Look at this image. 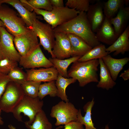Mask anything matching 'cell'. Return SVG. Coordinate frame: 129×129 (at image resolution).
<instances>
[{"mask_svg": "<svg viewBox=\"0 0 129 129\" xmlns=\"http://www.w3.org/2000/svg\"><path fill=\"white\" fill-rule=\"evenodd\" d=\"M55 32L72 33L81 38L92 48L100 44L92 31L86 12H80L75 17L55 28Z\"/></svg>", "mask_w": 129, "mask_h": 129, "instance_id": "1", "label": "cell"}, {"mask_svg": "<svg viewBox=\"0 0 129 129\" xmlns=\"http://www.w3.org/2000/svg\"><path fill=\"white\" fill-rule=\"evenodd\" d=\"M98 59L84 62L77 61L73 63L68 72V77L77 80L79 86L83 87L91 82L99 81L97 72Z\"/></svg>", "mask_w": 129, "mask_h": 129, "instance_id": "2", "label": "cell"}, {"mask_svg": "<svg viewBox=\"0 0 129 129\" xmlns=\"http://www.w3.org/2000/svg\"><path fill=\"white\" fill-rule=\"evenodd\" d=\"M33 11L36 14L42 16L44 20L54 29L75 17L80 12L66 6L53 7L50 11L36 9Z\"/></svg>", "mask_w": 129, "mask_h": 129, "instance_id": "3", "label": "cell"}, {"mask_svg": "<svg viewBox=\"0 0 129 129\" xmlns=\"http://www.w3.org/2000/svg\"><path fill=\"white\" fill-rule=\"evenodd\" d=\"M43 102L38 97L32 98L25 95L14 109L12 113L14 117L18 121L22 122L23 113L27 116L29 120L26 122L32 124L37 114L42 110Z\"/></svg>", "mask_w": 129, "mask_h": 129, "instance_id": "4", "label": "cell"}, {"mask_svg": "<svg viewBox=\"0 0 129 129\" xmlns=\"http://www.w3.org/2000/svg\"><path fill=\"white\" fill-rule=\"evenodd\" d=\"M0 20L4 23L7 31L14 37L29 28L22 18L18 16L16 11L6 5L0 6Z\"/></svg>", "mask_w": 129, "mask_h": 129, "instance_id": "5", "label": "cell"}, {"mask_svg": "<svg viewBox=\"0 0 129 129\" xmlns=\"http://www.w3.org/2000/svg\"><path fill=\"white\" fill-rule=\"evenodd\" d=\"M25 95L21 85L10 81L0 99V109L6 113H12Z\"/></svg>", "mask_w": 129, "mask_h": 129, "instance_id": "6", "label": "cell"}, {"mask_svg": "<svg viewBox=\"0 0 129 129\" xmlns=\"http://www.w3.org/2000/svg\"><path fill=\"white\" fill-rule=\"evenodd\" d=\"M78 112V110L72 103L62 101L52 107L50 115L56 118L55 125L58 126L77 121Z\"/></svg>", "mask_w": 129, "mask_h": 129, "instance_id": "7", "label": "cell"}, {"mask_svg": "<svg viewBox=\"0 0 129 129\" xmlns=\"http://www.w3.org/2000/svg\"><path fill=\"white\" fill-rule=\"evenodd\" d=\"M40 40V45L43 47L53 58L52 49L55 41V32L54 29L48 23H43L36 19L31 28Z\"/></svg>", "mask_w": 129, "mask_h": 129, "instance_id": "8", "label": "cell"}, {"mask_svg": "<svg viewBox=\"0 0 129 129\" xmlns=\"http://www.w3.org/2000/svg\"><path fill=\"white\" fill-rule=\"evenodd\" d=\"M38 37L32 28L14 37L15 47L21 57L29 55L40 45Z\"/></svg>", "mask_w": 129, "mask_h": 129, "instance_id": "9", "label": "cell"}, {"mask_svg": "<svg viewBox=\"0 0 129 129\" xmlns=\"http://www.w3.org/2000/svg\"><path fill=\"white\" fill-rule=\"evenodd\" d=\"M18 62L20 66L26 69L53 66L52 63L43 53L40 45L29 55L21 57Z\"/></svg>", "mask_w": 129, "mask_h": 129, "instance_id": "10", "label": "cell"}, {"mask_svg": "<svg viewBox=\"0 0 129 129\" xmlns=\"http://www.w3.org/2000/svg\"><path fill=\"white\" fill-rule=\"evenodd\" d=\"M55 33V43L52 49L53 58L60 59L69 58L71 56V49L67 34Z\"/></svg>", "mask_w": 129, "mask_h": 129, "instance_id": "11", "label": "cell"}, {"mask_svg": "<svg viewBox=\"0 0 129 129\" xmlns=\"http://www.w3.org/2000/svg\"><path fill=\"white\" fill-rule=\"evenodd\" d=\"M0 46L6 57L19 62L21 56L16 49L12 35L5 27H0Z\"/></svg>", "mask_w": 129, "mask_h": 129, "instance_id": "12", "label": "cell"}, {"mask_svg": "<svg viewBox=\"0 0 129 129\" xmlns=\"http://www.w3.org/2000/svg\"><path fill=\"white\" fill-rule=\"evenodd\" d=\"M27 81L48 82L55 81L59 74L54 67L38 69H30L26 71Z\"/></svg>", "mask_w": 129, "mask_h": 129, "instance_id": "13", "label": "cell"}, {"mask_svg": "<svg viewBox=\"0 0 129 129\" xmlns=\"http://www.w3.org/2000/svg\"><path fill=\"white\" fill-rule=\"evenodd\" d=\"M103 7L102 3L97 1L95 3L90 5L86 12L87 18L94 33L96 32L104 20L105 16Z\"/></svg>", "mask_w": 129, "mask_h": 129, "instance_id": "14", "label": "cell"}, {"mask_svg": "<svg viewBox=\"0 0 129 129\" xmlns=\"http://www.w3.org/2000/svg\"><path fill=\"white\" fill-rule=\"evenodd\" d=\"M96 33V36L99 42L110 45L118 38L109 19L105 17L102 25Z\"/></svg>", "mask_w": 129, "mask_h": 129, "instance_id": "15", "label": "cell"}, {"mask_svg": "<svg viewBox=\"0 0 129 129\" xmlns=\"http://www.w3.org/2000/svg\"><path fill=\"white\" fill-rule=\"evenodd\" d=\"M129 26H128L115 41L106 49L109 54L114 52V56L124 54L129 50Z\"/></svg>", "mask_w": 129, "mask_h": 129, "instance_id": "16", "label": "cell"}, {"mask_svg": "<svg viewBox=\"0 0 129 129\" xmlns=\"http://www.w3.org/2000/svg\"><path fill=\"white\" fill-rule=\"evenodd\" d=\"M102 59L112 78L115 81L116 80L118 74L124 66L129 61V58L128 57L116 59L113 58L109 54Z\"/></svg>", "mask_w": 129, "mask_h": 129, "instance_id": "17", "label": "cell"}, {"mask_svg": "<svg viewBox=\"0 0 129 129\" xmlns=\"http://www.w3.org/2000/svg\"><path fill=\"white\" fill-rule=\"evenodd\" d=\"M2 3L9 4L18 11L27 27L31 28L34 21L37 19L35 12L30 11L24 7L19 0H2Z\"/></svg>", "mask_w": 129, "mask_h": 129, "instance_id": "18", "label": "cell"}, {"mask_svg": "<svg viewBox=\"0 0 129 129\" xmlns=\"http://www.w3.org/2000/svg\"><path fill=\"white\" fill-rule=\"evenodd\" d=\"M129 19V7L124 6L119 9L116 16L109 19L118 37L126 27Z\"/></svg>", "mask_w": 129, "mask_h": 129, "instance_id": "19", "label": "cell"}, {"mask_svg": "<svg viewBox=\"0 0 129 129\" xmlns=\"http://www.w3.org/2000/svg\"><path fill=\"white\" fill-rule=\"evenodd\" d=\"M71 49V56H82L92 48L81 38L75 34L67 33Z\"/></svg>", "mask_w": 129, "mask_h": 129, "instance_id": "20", "label": "cell"}, {"mask_svg": "<svg viewBox=\"0 0 129 129\" xmlns=\"http://www.w3.org/2000/svg\"><path fill=\"white\" fill-rule=\"evenodd\" d=\"M94 104V98L87 102L84 106L83 109L85 113V115L82 116L80 109L78 110L77 121L82 125H84L85 129H97L94 126L92 118L91 112ZM108 124L107 125L104 129H109Z\"/></svg>", "mask_w": 129, "mask_h": 129, "instance_id": "21", "label": "cell"}, {"mask_svg": "<svg viewBox=\"0 0 129 129\" xmlns=\"http://www.w3.org/2000/svg\"><path fill=\"white\" fill-rule=\"evenodd\" d=\"M98 59L100 66V79L97 86L98 88L109 90L113 88L116 85V83L112 78L102 58Z\"/></svg>", "mask_w": 129, "mask_h": 129, "instance_id": "22", "label": "cell"}, {"mask_svg": "<svg viewBox=\"0 0 129 129\" xmlns=\"http://www.w3.org/2000/svg\"><path fill=\"white\" fill-rule=\"evenodd\" d=\"M81 57H72L63 59L50 58L48 59L52 63L53 66L56 69L59 74L64 78H67L68 67L71 63L77 61Z\"/></svg>", "mask_w": 129, "mask_h": 129, "instance_id": "23", "label": "cell"}, {"mask_svg": "<svg viewBox=\"0 0 129 129\" xmlns=\"http://www.w3.org/2000/svg\"><path fill=\"white\" fill-rule=\"evenodd\" d=\"M24 123L26 127L29 129H52V124L43 110L37 114L32 124H28L26 122Z\"/></svg>", "mask_w": 129, "mask_h": 129, "instance_id": "24", "label": "cell"}, {"mask_svg": "<svg viewBox=\"0 0 129 129\" xmlns=\"http://www.w3.org/2000/svg\"><path fill=\"white\" fill-rule=\"evenodd\" d=\"M76 80L72 78H64L59 74L55 84L57 89V96L65 102H69L66 93V90L70 85L75 82Z\"/></svg>", "mask_w": 129, "mask_h": 129, "instance_id": "25", "label": "cell"}, {"mask_svg": "<svg viewBox=\"0 0 129 129\" xmlns=\"http://www.w3.org/2000/svg\"><path fill=\"white\" fill-rule=\"evenodd\" d=\"M105 46L102 43L92 48L78 60L79 62H84L102 58L108 54L106 51Z\"/></svg>", "mask_w": 129, "mask_h": 129, "instance_id": "26", "label": "cell"}, {"mask_svg": "<svg viewBox=\"0 0 129 129\" xmlns=\"http://www.w3.org/2000/svg\"><path fill=\"white\" fill-rule=\"evenodd\" d=\"M124 4V0H108L103 4V12L105 16L109 19L114 17Z\"/></svg>", "mask_w": 129, "mask_h": 129, "instance_id": "27", "label": "cell"}, {"mask_svg": "<svg viewBox=\"0 0 129 129\" xmlns=\"http://www.w3.org/2000/svg\"><path fill=\"white\" fill-rule=\"evenodd\" d=\"M23 6L32 12L35 9L50 11L53 9L50 0H20Z\"/></svg>", "mask_w": 129, "mask_h": 129, "instance_id": "28", "label": "cell"}, {"mask_svg": "<svg viewBox=\"0 0 129 129\" xmlns=\"http://www.w3.org/2000/svg\"><path fill=\"white\" fill-rule=\"evenodd\" d=\"M57 89L55 81L45 82L40 85L38 97L41 100L46 96L49 95L50 97H54L57 96Z\"/></svg>", "mask_w": 129, "mask_h": 129, "instance_id": "29", "label": "cell"}, {"mask_svg": "<svg viewBox=\"0 0 129 129\" xmlns=\"http://www.w3.org/2000/svg\"><path fill=\"white\" fill-rule=\"evenodd\" d=\"M41 82L26 81L21 85L25 95L32 98L38 97L39 86Z\"/></svg>", "mask_w": 129, "mask_h": 129, "instance_id": "30", "label": "cell"}, {"mask_svg": "<svg viewBox=\"0 0 129 129\" xmlns=\"http://www.w3.org/2000/svg\"><path fill=\"white\" fill-rule=\"evenodd\" d=\"M7 75L11 81L20 85L27 81L26 72L18 66L12 69Z\"/></svg>", "mask_w": 129, "mask_h": 129, "instance_id": "31", "label": "cell"}, {"mask_svg": "<svg viewBox=\"0 0 129 129\" xmlns=\"http://www.w3.org/2000/svg\"><path fill=\"white\" fill-rule=\"evenodd\" d=\"M90 1L89 0H67L65 6L80 12H86L90 5Z\"/></svg>", "mask_w": 129, "mask_h": 129, "instance_id": "32", "label": "cell"}, {"mask_svg": "<svg viewBox=\"0 0 129 129\" xmlns=\"http://www.w3.org/2000/svg\"><path fill=\"white\" fill-rule=\"evenodd\" d=\"M18 62L6 57L0 60V73L7 75L13 68L18 66Z\"/></svg>", "mask_w": 129, "mask_h": 129, "instance_id": "33", "label": "cell"}, {"mask_svg": "<svg viewBox=\"0 0 129 129\" xmlns=\"http://www.w3.org/2000/svg\"><path fill=\"white\" fill-rule=\"evenodd\" d=\"M11 81L7 75L0 73V99L4 93L8 83Z\"/></svg>", "mask_w": 129, "mask_h": 129, "instance_id": "34", "label": "cell"}, {"mask_svg": "<svg viewBox=\"0 0 129 129\" xmlns=\"http://www.w3.org/2000/svg\"><path fill=\"white\" fill-rule=\"evenodd\" d=\"M64 129H85L83 125L78 121H73L65 125Z\"/></svg>", "mask_w": 129, "mask_h": 129, "instance_id": "35", "label": "cell"}, {"mask_svg": "<svg viewBox=\"0 0 129 129\" xmlns=\"http://www.w3.org/2000/svg\"><path fill=\"white\" fill-rule=\"evenodd\" d=\"M53 7L61 8L64 7L63 0H50Z\"/></svg>", "mask_w": 129, "mask_h": 129, "instance_id": "36", "label": "cell"}, {"mask_svg": "<svg viewBox=\"0 0 129 129\" xmlns=\"http://www.w3.org/2000/svg\"><path fill=\"white\" fill-rule=\"evenodd\" d=\"M119 77H122L125 81H127L129 79V68L124 71L119 76Z\"/></svg>", "mask_w": 129, "mask_h": 129, "instance_id": "37", "label": "cell"}, {"mask_svg": "<svg viewBox=\"0 0 129 129\" xmlns=\"http://www.w3.org/2000/svg\"><path fill=\"white\" fill-rule=\"evenodd\" d=\"M6 57L0 46V60Z\"/></svg>", "mask_w": 129, "mask_h": 129, "instance_id": "38", "label": "cell"}, {"mask_svg": "<svg viewBox=\"0 0 129 129\" xmlns=\"http://www.w3.org/2000/svg\"><path fill=\"white\" fill-rule=\"evenodd\" d=\"M2 111L0 109V125H3L4 124V122L1 115Z\"/></svg>", "mask_w": 129, "mask_h": 129, "instance_id": "39", "label": "cell"}, {"mask_svg": "<svg viewBox=\"0 0 129 129\" xmlns=\"http://www.w3.org/2000/svg\"><path fill=\"white\" fill-rule=\"evenodd\" d=\"M8 127L10 129H16V127L11 124H9Z\"/></svg>", "mask_w": 129, "mask_h": 129, "instance_id": "40", "label": "cell"}, {"mask_svg": "<svg viewBox=\"0 0 129 129\" xmlns=\"http://www.w3.org/2000/svg\"><path fill=\"white\" fill-rule=\"evenodd\" d=\"M5 27L4 24L3 22L0 20V27Z\"/></svg>", "mask_w": 129, "mask_h": 129, "instance_id": "41", "label": "cell"}, {"mask_svg": "<svg viewBox=\"0 0 129 129\" xmlns=\"http://www.w3.org/2000/svg\"><path fill=\"white\" fill-rule=\"evenodd\" d=\"M129 0H124L125 4L127 6L129 3Z\"/></svg>", "mask_w": 129, "mask_h": 129, "instance_id": "42", "label": "cell"}, {"mask_svg": "<svg viewBox=\"0 0 129 129\" xmlns=\"http://www.w3.org/2000/svg\"><path fill=\"white\" fill-rule=\"evenodd\" d=\"M2 3V0H0V6L1 5Z\"/></svg>", "mask_w": 129, "mask_h": 129, "instance_id": "43", "label": "cell"}, {"mask_svg": "<svg viewBox=\"0 0 129 129\" xmlns=\"http://www.w3.org/2000/svg\"></svg>", "mask_w": 129, "mask_h": 129, "instance_id": "44", "label": "cell"}]
</instances>
